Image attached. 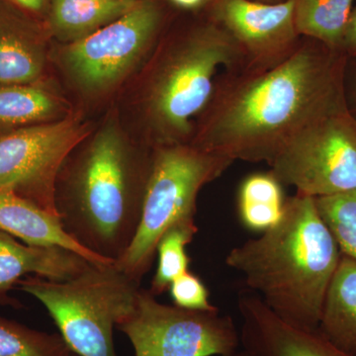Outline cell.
<instances>
[{
	"mask_svg": "<svg viewBox=\"0 0 356 356\" xmlns=\"http://www.w3.org/2000/svg\"><path fill=\"white\" fill-rule=\"evenodd\" d=\"M348 58L303 37L291 57L273 69L222 72L191 144L234 161L270 165L302 129L348 104Z\"/></svg>",
	"mask_w": 356,
	"mask_h": 356,
	"instance_id": "6da1fadb",
	"label": "cell"
},
{
	"mask_svg": "<svg viewBox=\"0 0 356 356\" xmlns=\"http://www.w3.org/2000/svg\"><path fill=\"white\" fill-rule=\"evenodd\" d=\"M243 69L240 47L209 14L178 11L112 105L129 135L145 146L191 144L218 77Z\"/></svg>",
	"mask_w": 356,
	"mask_h": 356,
	"instance_id": "7a4b0ae2",
	"label": "cell"
},
{
	"mask_svg": "<svg viewBox=\"0 0 356 356\" xmlns=\"http://www.w3.org/2000/svg\"><path fill=\"white\" fill-rule=\"evenodd\" d=\"M154 149L129 135L111 105L60 166L55 186L60 224L105 261H118L136 235Z\"/></svg>",
	"mask_w": 356,
	"mask_h": 356,
	"instance_id": "3957f363",
	"label": "cell"
},
{
	"mask_svg": "<svg viewBox=\"0 0 356 356\" xmlns=\"http://www.w3.org/2000/svg\"><path fill=\"white\" fill-rule=\"evenodd\" d=\"M341 255L315 198L296 193L277 224L232 248L225 262L278 317L315 330Z\"/></svg>",
	"mask_w": 356,
	"mask_h": 356,
	"instance_id": "277c9868",
	"label": "cell"
},
{
	"mask_svg": "<svg viewBox=\"0 0 356 356\" xmlns=\"http://www.w3.org/2000/svg\"><path fill=\"white\" fill-rule=\"evenodd\" d=\"M177 13L168 0H140L125 15L81 41L51 42L54 79L77 111L102 116L146 64Z\"/></svg>",
	"mask_w": 356,
	"mask_h": 356,
	"instance_id": "5b68a950",
	"label": "cell"
},
{
	"mask_svg": "<svg viewBox=\"0 0 356 356\" xmlns=\"http://www.w3.org/2000/svg\"><path fill=\"white\" fill-rule=\"evenodd\" d=\"M17 285L43 304L79 356H117L114 327L130 315L140 288L114 264H91L67 280L27 276Z\"/></svg>",
	"mask_w": 356,
	"mask_h": 356,
	"instance_id": "8992f818",
	"label": "cell"
},
{
	"mask_svg": "<svg viewBox=\"0 0 356 356\" xmlns=\"http://www.w3.org/2000/svg\"><path fill=\"white\" fill-rule=\"evenodd\" d=\"M234 163L191 144L154 147L139 226L114 266L140 284L153 264L161 236L177 222L195 219L199 192Z\"/></svg>",
	"mask_w": 356,
	"mask_h": 356,
	"instance_id": "52a82bcc",
	"label": "cell"
},
{
	"mask_svg": "<svg viewBox=\"0 0 356 356\" xmlns=\"http://www.w3.org/2000/svg\"><path fill=\"white\" fill-rule=\"evenodd\" d=\"M283 186L317 198L356 188V116L343 105L302 129L271 161Z\"/></svg>",
	"mask_w": 356,
	"mask_h": 356,
	"instance_id": "ba28073f",
	"label": "cell"
},
{
	"mask_svg": "<svg viewBox=\"0 0 356 356\" xmlns=\"http://www.w3.org/2000/svg\"><path fill=\"white\" fill-rule=\"evenodd\" d=\"M135 356H232L241 350L233 318L214 311H194L159 303L140 287L130 315L117 325Z\"/></svg>",
	"mask_w": 356,
	"mask_h": 356,
	"instance_id": "9c48e42d",
	"label": "cell"
},
{
	"mask_svg": "<svg viewBox=\"0 0 356 356\" xmlns=\"http://www.w3.org/2000/svg\"><path fill=\"white\" fill-rule=\"evenodd\" d=\"M96 122L77 111L64 120L0 133V187L58 217L55 186L60 166Z\"/></svg>",
	"mask_w": 356,
	"mask_h": 356,
	"instance_id": "30bf717a",
	"label": "cell"
},
{
	"mask_svg": "<svg viewBox=\"0 0 356 356\" xmlns=\"http://www.w3.org/2000/svg\"><path fill=\"white\" fill-rule=\"evenodd\" d=\"M295 0L267 4L252 0H212L206 13L233 37L245 69L266 70L291 57L303 37L295 25Z\"/></svg>",
	"mask_w": 356,
	"mask_h": 356,
	"instance_id": "8fae6325",
	"label": "cell"
},
{
	"mask_svg": "<svg viewBox=\"0 0 356 356\" xmlns=\"http://www.w3.org/2000/svg\"><path fill=\"white\" fill-rule=\"evenodd\" d=\"M241 348L248 356H351L331 343L318 329L288 324L257 294L241 292Z\"/></svg>",
	"mask_w": 356,
	"mask_h": 356,
	"instance_id": "7c38bea8",
	"label": "cell"
},
{
	"mask_svg": "<svg viewBox=\"0 0 356 356\" xmlns=\"http://www.w3.org/2000/svg\"><path fill=\"white\" fill-rule=\"evenodd\" d=\"M51 38L46 24L0 1V84L54 79Z\"/></svg>",
	"mask_w": 356,
	"mask_h": 356,
	"instance_id": "4fadbf2b",
	"label": "cell"
},
{
	"mask_svg": "<svg viewBox=\"0 0 356 356\" xmlns=\"http://www.w3.org/2000/svg\"><path fill=\"white\" fill-rule=\"evenodd\" d=\"M91 262L60 247L23 245L0 231V305L20 307L9 292L30 274L50 280H67L86 270Z\"/></svg>",
	"mask_w": 356,
	"mask_h": 356,
	"instance_id": "5bb4252c",
	"label": "cell"
},
{
	"mask_svg": "<svg viewBox=\"0 0 356 356\" xmlns=\"http://www.w3.org/2000/svg\"><path fill=\"white\" fill-rule=\"evenodd\" d=\"M0 231L28 245L60 247L95 264H110L76 243L63 228L60 219L10 189L0 187Z\"/></svg>",
	"mask_w": 356,
	"mask_h": 356,
	"instance_id": "9a60e30c",
	"label": "cell"
},
{
	"mask_svg": "<svg viewBox=\"0 0 356 356\" xmlns=\"http://www.w3.org/2000/svg\"><path fill=\"white\" fill-rule=\"evenodd\" d=\"M77 112L55 79L0 84V133L64 120Z\"/></svg>",
	"mask_w": 356,
	"mask_h": 356,
	"instance_id": "2e32d148",
	"label": "cell"
},
{
	"mask_svg": "<svg viewBox=\"0 0 356 356\" xmlns=\"http://www.w3.org/2000/svg\"><path fill=\"white\" fill-rule=\"evenodd\" d=\"M140 0H51L46 24L51 41H81L119 19Z\"/></svg>",
	"mask_w": 356,
	"mask_h": 356,
	"instance_id": "e0dca14e",
	"label": "cell"
},
{
	"mask_svg": "<svg viewBox=\"0 0 356 356\" xmlns=\"http://www.w3.org/2000/svg\"><path fill=\"white\" fill-rule=\"evenodd\" d=\"M318 329L337 348L356 356V259L341 255Z\"/></svg>",
	"mask_w": 356,
	"mask_h": 356,
	"instance_id": "ac0fdd59",
	"label": "cell"
},
{
	"mask_svg": "<svg viewBox=\"0 0 356 356\" xmlns=\"http://www.w3.org/2000/svg\"><path fill=\"white\" fill-rule=\"evenodd\" d=\"M285 201L283 185L270 170L252 173L245 177L238 189L241 220L248 229L264 233L280 221Z\"/></svg>",
	"mask_w": 356,
	"mask_h": 356,
	"instance_id": "d6986e66",
	"label": "cell"
},
{
	"mask_svg": "<svg viewBox=\"0 0 356 356\" xmlns=\"http://www.w3.org/2000/svg\"><path fill=\"white\" fill-rule=\"evenodd\" d=\"M353 0H295V25L300 36L341 51Z\"/></svg>",
	"mask_w": 356,
	"mask_h": 356,
	"instance_id": "ffe728a7",
	"label": "cell"
},
{
	"mask_svg": "<svg viewBox=\"0 0 356 356\" xmlns=\"http://www.w3.org/2000/svg\"><path fill=\"white\" fill-rule=\"evenodd\" d=\"M197 232L195 219H186L173 225L161 236L156 252L158 267L149 289L154 296L168 291L173 280L189 271L191 261L187 255L186 247Z\"/></svg>",
	"mask_w": 356,
	"mask_h": 356,
	"instance_id": "44dd1931",
	"label": "cell"
},
{
	"mask_svg": "<svg viewBox=\"0 0 356 356\" xmlns=\"http://www.w3.org/2000/svg\"><path fill=\"white\" fill-rule=\"evenodd\" d=\"M60 334L35 331L0 317V356H70Z\"/></svg>",
	"mask_w": 356,
	"mask_h": 356,
	"instance_id": "7402d4cb",
	"label": "cell"
},
{
	"mask_svg": "<svg viewBox=\"0 0 356 356\" xmlns=\"http://www.w3.org/2000/svg\"><path fill=\"white\" fill-rule=\"evenodd\" d=\"M315 202L341 254L356 259V188L315 198Z\"/></svg>",
	"mask_w": 356,
	"mask_h": 356,
	"instance_id": "603a6c76",
	"label": "cell"
},
{
	"mask_svg": "<svg viewBox=\"0 0 356 356\" xmlns=\"http://www.w3.org/2000/svg\"><path fill=\"white\" fill-rule=\"evenodd\" d=\"M168 291L175 305L180 308L194 311H214L218 309L210 303L209 291L203 281L191 271L173 280Z\"/></svg>",
	"mask_w": 356,
	"mask_h": 356,
	"instance_id": "cb8c5ba5",
	"label": "cell"
},
{
	"mask_svg": "<svg viewBox=\"0 0 356 356\" xmlns=\"http://www.w3.org/2000/svg\"><path fill=\"white\" fill-rule=\"evenodd\" d=\"M15 7L35 19L46 22L51 0H0Z\"/></svg>",
	"mask_w": 356,
	"mask_h": 356,
	"instance_id": "d4e9b609",
	"label": "cell"
},
{
	"mask_svg": "<svg viewBox=\"0 0 356 356\" xmlns=\"http://www.w3.org/2000/svg\"><path fill=\"white\" fill-rule=\"evenodd\" d=\"M341 51L348 57L356 56V7L351 11L341 43Z\"/></svg>",
	"mask_w": 356,
	"mask_h": 356,
	"instance_id": "484cf974",
	"label": "cell"
},
{
	"mask_svg": "<svg viewBox=\"0 0 356 356\" xmlns=\"http://www.w3.org/2000/svg\"><path fill=\"white\" fill-rule=\"evenodd\" d=\"M178 11L202 13L209 7L212 0H168Z\"/></svg>",
	"mask_w": 356,
	"mask_h": 356,
	"instance_id": "4316f807",
	"label": "cell"
},
{
	"mask_svg": "<svg viewBox=\"0 0 356 356\" xmlns=\"http://www.w3.org/2000/svg\"><path fill=\"white\" fill-rule=\"evenodd\" d=\"M252 1L261 2V3L267 4H276L281 3V2L288 1V0H252Z\"/></svg>",
	"mask_w": 356,
	"mask_h": 356,
	"instance_id": "83f0119b",
	"label": "cell"
},
{
	"mask_svg": "<svg viewBox=\"0 0 356 356\" xmlns=\"http://www.w3.org/2000/svg\"><path fill=\"white\" fill-rule=\"evenodd\" d=\"M232 356H248V355L247 353H245V350H243L242 348H241V350H238V353H235V355Z\"/></svg>",
	"mask_w": 356,
	"mask_h": 356,
	"instance_id": "f1b7e54d",
	"label": "cell"
},
{
	"mask_svg": "<svg viewBox=\"0 0 356 356\" xmlns=\"http://www.w3.org/2000/svg\"><path fill=\"white\" fill-rule=\"evenodd\" d=\"M70 356H79V355H74V353H72V355H70Z\"/></svg>",
	"mask_w": 356,
	"mask_h": 356,
	"instance_id": "f546056e",
	"label": "cell"
},
{
	"mask_svg": "<svg viewBox=\"0 0 356 356\" xmlns=\"http://www.w3.org/2000/svg\"><path fill=\"white\" fill-rule=\"evenodd\" d=\"M355 116H356V115H355Z\"/></svg>",
	"mask_w": 356,
	"mask_h": 356,
	"instance_id": "4dcf8cb0",
	"label": "cell"
}]
</instances>
